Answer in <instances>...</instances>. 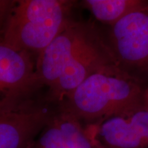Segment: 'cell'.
Returning a JSON list of instances; mask_svg holds the SVG:
<instances>
[{"label": "cell", "mask_w": 148, "mask_h": 148, "mask_svg": "<svg viewBox=\"0 0 148 148\" xmlns=\"http://www.w3.org/2000/svg\"><path fill=\"white\" fill-rule=\"evenodd\" d=\"M114 65L103 31L91 22L75 18L36 61L48 98L58 104L92 74Z\"/></svg>", "instance_id": "obj_1"}, {"label": "cell", "mask_w": 148, "mask_h": 148, "mask_svg": "<svg viewBox=\"0 0 148 148\" xmlns=\"http://www.w3.org/2000/svg\"><path fill=\"white\" fill-rule=\"evenodd\" d=\"M146 92L143 85L114 65L88 77L59 106L86 126L143 100Z\"/></svg>", "instance_id": "obj_2"}, {"label": "cell", "mask_w": 148, "mask_h": 148, "mask_svg": "<svg viewBox=\"0 0 148 148\" xmlns=\"http://www.w3.org/2000/svg\"><path fill=\"white\" fill-rule=\"evenodd\" d=\"M79 1L71 0H17L0 40L35 58L73 18Z\"/></svg>", "instance_id": "obj_3"}, {"label": "cell", "mask_w": 148, "mask_h": 148, "mask_svg": "<svg viewBox=\"0 0 148 148\" xmlns=\"http://www.w3.org/2000/svg\"><path fill=\"white\" fill-rule=\"evenodd\" d=\"M103 32L118 67L145 87L148 84V6L128 14Z\"/></svg>", "instance_id": "obj_4"}, {"label": "cell", "mask_w": 148, "mask_h": 148, "mask_svg": "<svg viewBox=\"0 0 148 148\" xmlns=\"http://www.w3.org/2000/svg\"><path fill=\"white\" fill-rule=\"evenodd\" d=\"M36 59L0 40V110H9L42 95Z\"/></svg>", "instance_id": "obj_5"}, {"label": "cell", "mask_w": 148, "mask_h": 148, "mask_svg": "<svg viewBox=\"0 0 148 148\" xmlns=\"http://www.w3.org/2000/svg\"><path fill=\"white\" fill-rule=\"evenodd\" d=\"M86 128L97 148H148L147 98Z\"/></svg>", "instance_id": "obj_6"}, {"label": "cell", "mask_w": 148, "mask_h": 148, "mask_svg": "<svg viewBox=\"0 0 148 148\" xmlns=\"http://www.w3.org/2000/svg\"><path fill=\"white\" fill-rule=\"evenodd\" d=\"M59 109L46 92L15 108L0 110V148H29Z\"/></svg>", "instance_id": "obj_7"}, {"label": "cell", "mask_w": 148, "mask_h": 148, "mask_svg": "<svg viewBox=\"0 0 148 148\" xmlns=\"http://www.w3.org/2000/svg\"><path fill=\"white\" fill-rule=\"evenodd\" d=\"M29 148H97L86 126L61 110L40 131Z\"/></svg>", "instance_id": "obj_8"}, {"label": "cell", "mask_w": 148, "mask_h": 148, "mask_svg": "<svg viewBox=\"0 0 148 148\" xmlns=\"http://www.w3.org/2000/svg\"><path fill=\"white\" fill-rule=\"evenodd\" d=\"M79 4L100 23L110 26L122 18L148 6L147 0H84Z\"/></svg>", "instance_id": "obj_9"}, {"label": "cell", "mask_w": 148, "mask_h": 148, "mask_svg": "<svg viewBox=\"0 0 148 148\" xmlns=\"http://www.w3.org/2000/svg\"><path fill=\"white\" fill-rule=\"evenodd\" d=\"M17 0H0V38Z\"/></svg>", "instance_id": "obj_10"}, {"label": "cell", "mask_w": 148, "mask_h": 148, "mask_svg": "<svg viewBox=\"0 0 148 148\" xmlns=\"http://www.w3.org/2000/svg\"><path fill=\"white\" fill-rule=\"evenodd\" d=\"M146 98H147V100L148 101V90H147V92H146Z\"/></svg>", "instance_id": "obj_11"}]
</instances>
